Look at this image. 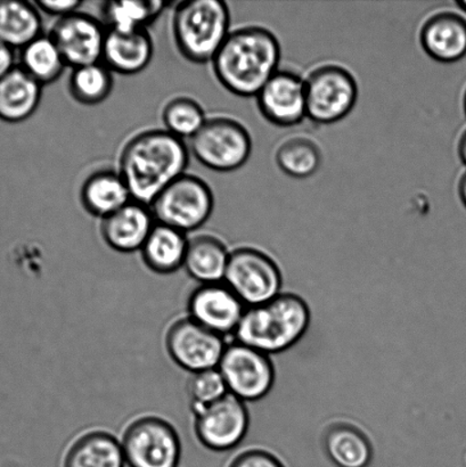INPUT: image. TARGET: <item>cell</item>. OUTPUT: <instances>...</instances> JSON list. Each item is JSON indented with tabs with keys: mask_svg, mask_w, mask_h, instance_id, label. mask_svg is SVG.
<instances>
[{
	"mask_svg": "<svg viewBox=\"0 0 466 467\" xmlns=\"http://www.w3.org/2000/svg\"><path fill=\"white\" fill-rule=\"evenodd\" d=\"M189 162L185 140L164 130H150L140 132L123 146L119 172L132 200L150 207L164 189L185 175Z\"/></svg>",
	"mask_w": 466,
	"mask_h": 467,
	"instance_id": "cell-1",
	"label": "cell"
},
{
	"mask_svg": "<svg viewBox=\"0 0 466 467\" xmlns=\"http://www.w3.org/2000/svg\"><path fill=\"white\" fill-rule=\"evenodd\" d=\"M281 45L267 27L232 30L216 57L212 70L219 84L240 98H255L280 70Z\"/></svg>",
	"mask_w": 466,
	"mask_h": 467,
	"instance_id": "cell-2",
	"label": "cell"
},
{
	"mask_svg": "<svg viewBox=\"0 0 466 467\" xmlns=\"http://www.w3.org/2000/svg\"><path fill=\"white\" fill-rule=\"evenodd\" d=\"M309 324L307 302L292 293H281L266 304L246 306L234 336L236 342L271 356L296 345Z\"/></svg>",
	"mask_w": 466,
	"mask_h": 467,
	"instance_id": "cell-3",
	"label": "cell"
},
{
	"mask_svg": "<svg viewBox=\"0 0 466 467\" xmlns=\"http://www.w3.org/2000/svg\"><path fill=\"white\" fill-rule=\"evenodd\" d=\"M231 31L230 7L223 0H187L173 11V41L191 63H212Z\"/></svg>",
	"mask_w": 466,
	"mask_h": 467,
	"instance_id": "cell-4",
	"label": "cell"
},
{
	"mask_svg": "<svg viewBox=\"0 0 466 467\" xmlns=\"http://www.w3.org/2000/svg\"><path fill=\"white\" fill-rule=\"evenodd\" d=\"M196 161L216 172H232L244 166L253 153V139L243 123L227 116L210 117L190 140Z\"/></svg>",
	"mask_w": 466,
	"mask_h": 467,
	"instance_id": "cell-5",
	"label": "cell"
},
{
	"mask_svg": "<svg viewBox=\"0 0 466 467\" xmlns=\"http://www.w3.org/2000/svg\"><path fill=\"white\" fill-rule=\"evenodd\" d=\"M155 222L182 233L200 230L212 216L214 195L202 178L185 173L150 204Z\"/></svg>",
	"mask_w": 466,
	"mask_h": 467,
	"instance_id": "cell-6",
	"label": "cell"
},
{
	"mask_svg": "<svg viewBox=\"0 0 466 467\" xmlns=\"http://www.w3.org/2000/svg\"><path fill=\"white\" fill-rule=\"evenodd\" d=\"M307 118L317 125L344 120L358 100V84L353 73L339 64L315 67L305 79Z\"/></svg>",
	"mask_w": 466,
	"mask_h": 467,
	"instance_id": "cell-7",
	"label": "cell"
},
{
	"mask_svg": "<svg viewBox=\"0 0 466 467\" xmlns=\"http://www.w3.org/2000/svg\"><path fill=\"white\" fill-rule=\"evenodd\" d=\"M129 467H177L181 442L168 420L154 415L141 416L128 425L121 439Z\"/></svg>",
	"mask_w": 466,
	"mask_h": 467,
	"instance_id": "cell-8",
	"label": "cell"
},
{
	"mask_svg": "<svg viewBox=\"0 0 466 467\" xmlns=\"http://www.w3.org/2000/svg\"><path fill=\"white\" fill-rule=\"evenodd\" d=\"M223 283L246 306L266 304L281 295L282 274L271 256L254 247L231 251Z\"/></svg>",
	"mask_w": 466,
	"mask_h": 467,
	"instance_id": "cell-9",
	"label": "cell"
},
{
	"mask_svg": "<svg viewBox=\"0 0 466 467\" xmlns=\"http://www.w3.org/2000/svg\"><path fill=\"white\" fill-rule=\"evenodd\" d=\"M218 369L228 393L244 402L263 400L275 382L271 357L240 342L226 347Z\"/></svg>",
	"mask_w": 466,
	"mask_h": 467,
	"instance_id": "cell-10",
	"label": "cell"
},
{
	"mask_svg": "<svg viewBox=\"0 0 466 467\" xmlns=\"http://www.w3.org/2000/svg\"><path fill=\"white\" fill-rule=\"evenodd\" d=\"M226 347L223 337L191 317L176 320L166 334L169 356L191 374L218 368Z\"/></svg>",
	"mask_w": 466,
	"mask_h": 467,
	"instance_id": "cell-11",
	"label": "cell"
},
{
	"mask_svg": "<svg viewBox=\"0 0 466 467\" xmlns=\"http://www.w3.org/2000/svg\"><path fill=\"white\" fill-rule=\"evenodd\" d=\"M196 438L213 451L234 450L248 433L250 415L245 402L227 393L194 413Z\"/></svg>",
	"mask_w": 466,
	"mask_h": 467,
	"instance_id": "cell-12",
	"label": "cell"
},
{
	"mask_svg": "<svg viewBox=\"0 0 466 467\" xmlns=\"http://www.w3.org/2000/svg\"><path fill=\"white\" fill-rule=\"evenodd\" d=\"M108 30L89 14L76 12L58 18L49 32L67 67L90 66L103 61Z\"/></svg>",
	"mask_w": 466,
	"mask_h": 467,
	"instance_id": "cell-13",
	"label": "cell"
},
{
	"mask_svg": "<svg viewBox=\"0 0 466 467\" xmlns=\"http://www.w3.org/2000/svg\"><path fill=\"white\" fill-rule=\"evenodd\" d=\"M262 116L272 125L287 128L307 118L305 78L291 70H278L255 96Z\"/></svg>",
	"mask_w": 466,
	"mask_h": 467,
	"instance_id": "cell-14",
	"label": "cell"
},
{
	"mask_svg": "<svg viewBox=\"0 0 466 467\" xmlns=\"http://www.w3.org/2000/svg\"><path fill=\"white\" fill-rule=\"evenodd\" d=\"M245 309L243 302L225 283L199 285L187 304L189 317L223 337L235 333Z\"/></svg>",
	"mask_w": 466,
	"mask_h": 467,
	"instance_id": "cell-15",
	"label": "cell"
},
{
	"mask_svg": "<svg viewBox=\"0 0 466 467\" xmlns=\"http://www.w3.org/2000/svg\"><path fill=\"white\" fill-rule=\"evenodd\" d=\"M154 216L148 205L132 200L100 221V235L107 245L121 254L140 251L152 232Z\"/></svg>",
	"mask_w": 466,
	"mask_h": 467,
	"instance_id": "cell-16",
	"label": "cell"
},
{
	"mask_svg": "<svg viewBox=\"0 0 466 467\" xmlns=\"http://www.w3.org/2000/svg\"><path fill=\"white\" fill-rule=\"evenodd\" d=\"M419 41L435 61L458 62L466 57V18L453 11L437 12L423 23Z\"/></svg>",
	"mask_w": 466,
	"mask_h": 467,
	"instance_id": "cell-17",
	"label": "cell"
},
{
	"mask_svg": "<svg viewBox=\"0 0 466 467\" xmlns=\"http://www.w3.org/2000/svg\"><path fill=\"white\" fill-rule=\"evenodd\" d=\"M154 43L148 30L136 32L108 31L103 63L113 73L135 76L152 62Z\"/></svg>",
	"mask_w": 466,
	"mask_h": 467,
	"instance_id": "cell-18",
	"label": "cell"
},
{
	"mask_svg": "<svg viewBox=\"0 0 466 467\" xmlns=\"http://www.w3.org/2000/svg\"><path fill=\"white\" fill-rule=\"evenodd\" d=\"M43 86L20 66L0 79V120L21 123L38 109Z\"/></svg>",
	"mask_w": 466,
	"mask_h": 467,
	"instance_id": "cell-19",
	"label": "cell"
},
{
	"mask_svg": "<svg viewBox=\"0 0 466 467\" xmlns=\"http://www.w3.org/2000/svg\"><path fill=\"white\" fill-rule=\"evenodd\" d=\"M132 201L120 172L99 171L87 178L80 190V202L96 218H107Z\"/></svg>",
	"mask_w": 466,
	"mask_h": 467,
	"instance_id": "cell-20",
	"label": "cell"
},
{
	"mask_svg": "<svg viewBox=\"0 0 466 467\" xmlns=\"http://www.w3.org/2000/svg\"><path fill=\"white\" fill-rule=\"evenodd\" d=\"M230 256L231 251L221 238L201 234L190 238L184 268L200 285L223 283Z\"/></svg>",
	"mask_w": 466,
	"mask_h": 467,
	"instance_id": "cell-21",
	"label": "cell"
},
{
	"mask_svg": "<svg viewBox=\"0 0 466 467\" xmlns=\"http://www.w3.org/2000/svg\"><path fill=\"white\" fill-rule=\"evenodd\" d=\"M189 242L187 234L157 223L141 247V259L153 273H176L184 267Z\"/></svg>",
	"mask_w": 466,
	"mask_h": 467,
	"instance_id": "cell-22",
	"label": "cell"
},
{
	"mask_svg": "<svg viewBox=\"0 0 466 467\" xmlns=\"http://www.w3.org/2000/svg\"><path fill=\"white\" fill-rule=\"evenodd\" d=\"M121 441L107 431H90L68 448L64 467H126Z\"/></svg>",
	"mask_w": 466,
	"mask_h": 467,
	"instance_id": "cell-23",
	"label": "cell"
},
{
	"mask_svg": "<svg viewBox=\"0 0 466 467\" xmlns=\"http://www.w3.org/2000/svg\"><path fill=\"white\" fill-rule=\"evenodd\" d=\"M41 35L43 20L35 3L0 0V43L22 49Z\"/></svg>",
	"mask_w": 466,
	"mask_h": 467,
	"instance_id": "cell-24",
	"label": "cell"
},
{
	"mask_svg": "<svg viewBox=\"0 0 466 467\" xmlns=\"http://www.w3.org/2000/svg\"><path fill=\"white\" fill-rule=\"evenodd\" d=\"M328 459L337 467H368L371 464V442L362 430L354 425H333L324 436Z\"/></svg>",
	"mask_w": 466,
	"mask_h": 467,
	"instance_id": "cell-25",
	"label": "cell"
},
{
	"mask_svg": "<svg viewBox=\"0 0 466 467\" xmlns=\"http://www.w3.org/2000/svg\"><path fill=\"white\" fill-rule=\"evenodd\" d=\"M167 4L161 0L150 2H107L102 5L103 25L108 31H145L161 16Z\"/></svg>",
	"mask_w": 466,
	"mask_h": 467,
	"instance_id": "cell-26",
	"label": "cell"
},
{
	"mask_svg": "<svg viewBox=\"0 0 466 467\" xmlns=\"http://www.w3.org/2000/svg\"><path fill=\"white\" fill-rule=\"evenodd\" d=\"M275 161L286 176L305 180L321 169L323 153L316 141L309 137L294 136L278 146Z\"/></svg>",
	"mask_w": 466,
	"mask_h": 467,
	"instance_id": "cell-27",
	"label": "cell"
},
{
	"mask_svg": "<svg viewBox=\"0 0 466 467\" xmlns=\"http://www.w3.org/2000/svg\"><path fill=\"white\" fill-rule=\"evenodd\" d=\"M20 61L23 70L43 87L58 80L67 67L49 35H41L23 47Z\"/></svg>",
	"mask_w": 466,
	"mask_h": 467,
	"instance_id": "cell-28",
	"label": "cell"
},
{
	"mask_svg": "<svg viewBox=\"0 0 466 467\" xmlns=\"http://www.w3.org/2000/svg\"><path fill=\"white\" fill-rule=\"evenodd\" d=\"M113 86V72L103 62H99L72 68L67 88L77 103L95 107L109 98Z\"/></svg>",
	"mask_w": 466,
	"mask_h": 467,
	"instance_id": "cell-29",
	"label": "cell"
},
{
	"mask_svg": "<svg viewBox=\"0 0 466 467\" xmlns=\"http://www.w3.org/2000/svg\"><path fill=\"white\" fill-rule=\"evenodd\" d=\"M207 120L202 105L187 96L169 100L162 109L164 130L182 140L193 139Z\"/></svg>",
	"mask_w": 466,
	"mask_h": 467,
	"instance_id": "cell-30",
	"label": "cell"
},
{
	"mask_svg": "<svg viewBox=\"0 0 466 467\" xmlns=\"http://www.w3.org/2000/svg\"><path fill=\"white\" fill-rule=\"evenodd\" d=\"M191 410L193 414L204 407L222 400L228 393L225 381L218 368L191 374L186 386Z\"/></svg>",
	"mask_w": 466,
	"mask_h": 467,
	"instance_id": "cell-31",
	"label": "cell"
},
{
	"mask_svg": "<svg viewBox=\"0 0 466 467\" xmlns=\"http://www.w3.org/2000/svg\"><path fill=\"white\" fill-rule=\"evenodd\" d=\"M228 467H285L275 455L263 450H250L243 452Z\"/></svg>",
	"mask_w": 466,
	"mask_h": 467,
	"instance_id": "cell-32",
	"label": "cell"
},
{
	"mask_svg": "<svg viewBox=\"0 0 466 467\" xmlns=\"http://www.w3.org/2000/svg\"><path fill=\"white\" fill-rule=\"evenodd\" d=\"M35 5L36 7L39 9V12L48 14L50 16L61 18L78 12L82 3L78 2V0H64V2H61V0H58V2L40 0V2H36Z\"/></svg>",
	"mask_w": 466,
	"mask_h": 467,
	"instance_id": "cell-33",
	"label": "cell"
},
{
	"mask_svg": "<svg viewBox=\"0 0 466 467\" xmlns=\"http://www.w3.org/2000/svg\"><path fill=\"white\" fill-rule=\"evenodd\" d=\"M16 55L9 46L0 43V79L16 67Z\"/></svg>",
	"mask_w": 466,
	"mask_h": 467,
	"instance_id": "cell-34",
	"label": "cell"
},
{
	"mask_svg": "<svg viewBox=\"0 0 466 467\" xmlns=\"http://www.w3.org/2000/svg\"><path fill=\"white\" fill-rule=\"evenodd\" d=\"M458 152L460 155L461 161L463 162L466 167V130H464L462 136L459 140Z\"/></svg>",
	"mask_w": 466,
	"mask_h": 467,
	"instance_id": "cell-35",
	"label": "cell"
},
{
	"mask_svg": "<svg viewBox=\"0 0 466 467\" xmlns=\"http://www.w3.org/2000/svg\"><path fill=\"white\" fill-rule=\"evenodd\" d=\"M459 195L461 201H462V203L466 208V172H464V175L461 177L459 182Z\"/></svg>",
	"mask_w": 466,
	"mask_h": 467,
	"instance_id": "cell-36",
	"label": "cell"
},
{
	"mask_svg": "<svg viewBox=\"0 0 466 467\" xmlns=\"http://www.w3.org/2000/svg\"><path fill=\"white\" fill-rule=\"evenodd\" d=\"M456 4H458V6L466 13V0H459Z\"/></svg>",
	"mask_w": 466,
	"mask_h": 467,
	"instance_id": "cell-37",
	"label": "cell"
},
{
	"mask_svg": "<svg viewBox=\"0 0 466 467\" xmlns=\"http://www.w3.org/2000/svg\"><path fill=\"white\" fill-rule=\"evenodd\" d=\"M464 111L466 114V90H465V94H464Z\"/></svg>",
	"mask_w": 466,
	"mask_h": 467,
	"instance_id": "cell-38",
	"label": "cell"
}]
</instances>
